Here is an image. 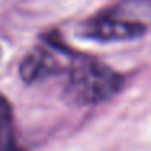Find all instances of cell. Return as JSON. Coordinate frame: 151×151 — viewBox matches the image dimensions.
<instances>
[{
    "label": "cell",
    "instance_id": "obj_1",
    "mask_svg": "<svg viewBox=\"0 0 151 151\" xmlns=\"http://www.w3.org/2000/svg\"><path fill=\"white\" fill-rule=\"evenodd\" d=\"M59 73H65V96L80 106H93L120 91L124 80L117 72L94 57L67 49Z\"/></svg>",
    "mask_w": 151,
    "mask_h": 151
},
{
    "label": "cell",
    "instance_id": "obj_2",
    "mask_svg": "<svg viewBox=\"0 0 151 151\" xmlns=\"http://www.w3.org/2000/svg\"><path fill=\"white\" fill-rule=\"evenodd\" d=\"M151 28V0H122L89 17L81 34L99 42L128 41L146 34Z\"/></svg>",
    "mask_w": 151,
    "mask_h": 151
},
{
    "label": "cell",
    "instance_id": "obj_3",
    "mask_svg": "<svg viewBox=\"0 0 151 151\" xmlns=\"http://www.w3.org/2000/svg\"><path fill=\"white\" fill-rule=\"evenodd\" d=\"M0 151H21L15 135L12 107L2 94H0Z\"/></svg>",
    "mask_w": 151,
    "mask_h": 151
}]
</instances>
